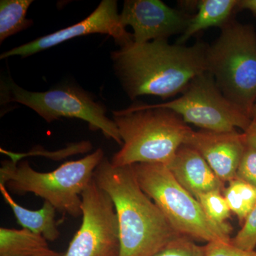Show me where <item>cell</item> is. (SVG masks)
Here are the masks:
<instances>
[{
  "instance_id": "6da1fadb",
  "label": "cell",
  "mask_w": 256,
  "mask_h": 256,
  "mask_svg": "<svg viewBox=\"0 0 256 256\" xmlns=\"http://www.w3.org/2000/svg\"><path fill=\"white\" fill-rule=\"evenodd\" d=\"M208 45L170 44L168 40L134 41L111 53L118 78L131 100L154 96L166 100L182 94L188 84L207 72Z\"/></svg>"
},
{
  "instance_id": "7a4b0ae2",
  "label": "cell",
  "mask_w": 256,
  "mask_h": 256,
  "mask_svg": "<svg viewBox=\"0 0 256 256\" xmlns=\"http://www.w3.org/2000/svg\"><path fill=\"white\" fill-rule=\"evenodd\" d=\"M94 180L114 202L119 256H152L182 236L142 191L132 165L116 166L105 156L96 168Z\"/></svg>"
},
{
  "instance_id": "3957f363",
  "label": "cell",
  "mask_w": 256,
  "mask_h": 256,
  "mask_svg": "<svg viewBox=\"0 0 256 256\" xmlns=\"http://www.w3.org/2000/svg\"><path fill=\"white\" fill-rule=\"evenodd\" d=\"M112 114L122 141L110 160L116 166L153 163L168 166L192 130L169 109L138 104Z\"/></svg>"
},
{
  "instance_id": "277c9868",
  "label": "cell",
  "mask_w": 256,
  "mask_h": 256,
  "mask_svg": "<svg viewBox=\"0 0 256 256\" xmlns=\"http://www.w3.org/2000/svg\"><path fill=\"white\" fill-rule=\"evenodd\" d=\"M104 158V151L98 149L50 172L36 171L28 161L5 160L0 168V183L16 194L41 197L63 215L78 217L82 215V192L94 180V172Z\"/></svg>"
},
{
  "instance_id": "5b68a950",
  "label": "cell",
  "mask_w": 256,
  "mask_h": 256,
  "mask_svg": "<svg viewBox=\"0 0 256 256\" xmlns=\"http://www.w3.org/2000/svg\"><path fill=\"white\" fill-rule=\"evenodd\" d=\"M207 72L224 96L252 119L256 102V32L232 18L208 45Z\"/></svg>"
},
{
  "instance_id": "8992f818",
  "label": "cell",
  "mask_w": 256,
  "mask_h": 256,
  "mask_svg": "<svg viewBox=\"0 0 256 256\" xmlns=\"http://www.w3.org/2000/svg\"><path fill=\"white\" fill-rule=\"evenodd\" d=\"M142 191L159 207L180 235L207 242H230V228L214 223L207 216L198 200L178 182L164 164L132 165Z\"/></svg>"
},
{
  "instance_id": "52a82bcc",
  "label": "cell",
  "mask_w": 256,
  "mask_h": 256,
  "mask_svg": "<svg viewBox=\"0 0 256 256\" xmlns=\"http://www.w3.org/2000/svg\"><path fill=\"white\" fill-rule=\"evenodd\" d=\"M6 102L22 104L35 111L50 124L62 118H78L86 121L92 130H100L108 139L122 146L118 128L106 116L105 106L77 88L65 86L44 92H28L13 82L6 84Z\"/></svg>"
},
{
  "instance_id": "ba28073f",
  "label": "cell",
  "mask_w": 256,
  "mask_h": 256,
  "mask_svg": "<svg viewBox=\"0 0 256 256\" xmlns=\"http://www.w3.org/2000/svg\"><path fill=\"white\" fill-rule=\"evenodd\" d=\"M141 105L169 109L186 124L212 132H234L237 128L244 132L252 122L224 96L208 72L194 78L178 98L162 104Z\"/></svg>"
},
{
  "instance_id": "9c48e42d",
  "label": "cell",
  "mask_w": 256,
  "mask_h": 256,
  "mask_svg": "<svg viewBox=\"0 0 256 256\" xmlns=\"http://www.w3.org/2000/svg\"><path fill=\"white\" fill-rule=\"evenodd\" d=\"M82 200V225L64 256H119L118 222L110 196L94 180Z\"/></svg>"
},
{
  "instance_id": "30bf717a",
  "label": "cell",
  "mask_w": 256,
  "mask_h": 256,
  "mask_svg": "<svg viewBox=\"0 0 256 256\" xmlns=\"http://www.w3.org/2000/svg\"><path fill=\"white\" fill-rule=\"evenodd\" d=\"M92 34L109 35L120 47L133 42L132 34L128 32L120 22L117 1L102 0L94 12L82 21L4 52L0 60L15 56L25 58L76 37Z\"/></svg>"
},
{
  "instance_id": "8fae6325",
  "label": "cell",
  "mask_w": 256,
  "mask_h": 256,
  "mask_svg": "<svg viewBox=\"0 0 256 256\" xmlns=\"http://www.w3.org/2000/svg\"><path fill=\"white\" fill-rule=\"evenodd\" d=\"M192 16L160 0H126L120 14L122 26L132 28L133 41L137 44L182 34Z\"/></svg>"
},
{
  "instance_id": "7c38bea8",
  "label": "cell",
  "mask_w": 256,
  "mask_h": 256,
  "mask_svg": "<svg viewBox=\"0 0 256 256\" xmlns=\"http://www.w3.org/2000/svg\"><path fill=\"white\" fill-rule=\"evenodd\" d=\"M204 158L224 183L236 178L246 144L244 134L238 131L217 132L192 130L184 142Z\"/></svg>"
},
{
  "instance_id": "4fadbf2b",
  "label": "cell",
  "mask_w": 256,
  "mask_h": 256,
  "mask_svg": "<svg viewBox=\"0 0 256 256\" xmlns=\"http://www.w3.org/2000/svg\"><path fill=\"white\" fill-rule=\"evenodd\" d=\"M168 168L178 182L196 198L202 194L222 192L225 188L201 154L185 144L178 149Z\"/></svg>"
},
{
  "instance_id": "5bb4252c",
  "label": "cell",
  "mask_w": 256,
  "mask_h": 256,
  "mask_svg": "<svg viewBox=\"0 0 256 256\" xmlns=\"http://www.w3.org/2000/svg\"><path fill=\"white\" fill-rule=\"evenodd\" d=\"M0 192L22 228L42 236L48 242H54L60 238V232L56 220L57 210L52 204L44 201L40 210H30L20 206L14 201L4 184L0 183Z\"/></svg>"
},
{
  "instance_id": "9a60e30c",
  "label": "cell",
  "mask_w": 256,
  "mask_h": 256,
  "mask_svg": "<svg viewBox=\"0 0 256 256\" xmlns=\"http://www.w3.org/2000/svg\"><path fill=\"white\" fill-rule=\"evenodd\" d=\"M238 0H202L196 4L198 12L190 18L188 28L176 44H182L202 30L210 28H222L232 20L236 12Z\"/></svg>"
},
{
  "instance_id": "2e32d148",
  "label": "cell",
  "mask_w": 256,
  "mask_h": 256,
  "mask_svg": "<svg viewBox=\"0 0 256 256\" xmlns=\"http://www.w3.org/2000/svg\"><path fill=\"white\" fill-rule=\"evenodd\" d=\"M48 240L28 229L0 228V256H35L50 252Z\"/></svg>"
},
{
  "instance_id": "e0dca14e",
  "label": "cell",
  "mask_w": 256,
  "mask_h": 256,
  "mask_svg": "<svg viewBox=\"0 0 256 256\" xmlns=\"http://www.w3.org/2000/svg\"><path fill=\"white\" fill-rule=\"evenodd\" d=\"M32 2L33 0L0 1V43L32 26L33 21L26 18Z\"/></svg>"
},
{
  "instance_id": "ac0fdd59",
  "label": "cell",
  "mask_w": 256,
  "mask_h": 256,
  "mask_svg": "<svg viewBox=\"0 0 256 256\" xmlns=\"http://www.w3.org/2000/svg\"><path fill=\"white\" fill-rule=\"evenodd\" d=\"M224 188V196L229 208L238 217L240 224L244 223L256 204V188L238 178L228 182Z\"/></svg>"
},
{
  "instance_id": "d6986e66",
  "label": "cell",
  "mask_w": 256,
  "mask_h": 256,
  "mask_svg": "<svg viewBox=\"0 0 256 256\" xmlns=\"http://www.w3.org/2000/svg\"><path fill=\"white\" fill-rule=\"evenodd\" d=\"M204 212L212 222L222 226H228L226 220L230 216V208L220 192H212L202 194L196 197Z\"/></svg>"
},
{
  "instance_id": "ffe728a7",
  "label": "cell",
  "mask_w": 256,
  "mask_h": 256,
  "mask_svg": "<svg viewBox=\"0 0 256 256\" xmlns=\"http://www.w3.org/2000/svg\"><path fill=\"white\" fill-rule=\"evenodd\" d=\"M152 256H206V248L188 237L180 236Z\"/></svg>"
},
{
  "instance_id": "44dd1931",
  "label": "cell",
  "mask_w": 256,
  "mask_h": 256,
  "mask_svg": "<svg viewBox=\"0 0 256 256\" xmlns=\"http://www.w3.org/2000/svg\"><path fill=\"white\" fill-rule=\"evenodd\" d=\"M230 244L237 248L245 250H255L256 247V204L250 212L242 228L234 238Z\"/></svg>"
},
{
  "instance_id": "7402d4cb",
  "label": "cell",
  "mask_w": 256,
  "mask_h": 256,
  "mask_svg": "<svg viewBox=\"0 0 256 256\" xmlns=\"http://www.w3.org/2000/svg\"><path fill=\"white\" fill-rule=\"evenodd\" d=\"M236 178L256 188V148L246 144L237 170Z\"/></svg>"
},
{
  "instance_id": "603a6c76",
  "label": "cell",
  "mask_w": 256,
  "mask_h": 256,
  "mask_svg": "<svg viewBox=\"0 0 256 256\" xmlns=\"http://www.w3.org/2000/svg\"><path fill=\"white\" fill-rule=\"evenodd\" d=\"M205 248L206 256H256V250H242L230 242H208Z\"/></svg>"
},
{
  "instance_id": "cb8c5ba5",
  "label": "cell",
  "mask_w": 256,
  "mask_h": 256,
  "mask_svg": "<svg viewBox=\"0 0 256 256\" xmlns=\"http://www.w3.org/2000/svg\"><path fill=\"white\" fill-rule=\"evenodd\" d=\"M244 140L248 146L256 148V122L252 120L249 127L242 132Z\"/></svg>"
},
{
  "instance_id": "d4e9b609",
  "label": "cell",
  "mask_w": 256,
  "mask_h": 256,
  "mask_svg": "<svg viewBox=\"0 0 256 256\" xmlns=\"http://www.w3.org/2000/svg\"><path fill=\"white\" fill-rule=\"evenodd\" d=\"M248 10L256 16V0H238L236 11Z\"/></svg>"
},
{
  "instance_id": "484cf974",
  "label": "cell",
  "mask_w": 256,
  "mask_h": 256,
  "mask_svg": "<svg viewBox=\"0 0 256 256\" xmlns=\"http://www.w3.org/2000/svg\"><path fill=\"white\" fill-rule=\"evenodd\" d=\"M64 254H63V252H54V250H52L50 252H46V254L35 256H64Z\"/></svg>"
},
{
  "instance_id": "4316f807",
  "label": "cell",
  "mask_w": 256,
  "mask_h": 256,
  "mask_svg": "<svg viewBox=\"0 0 256 256\" xmlns=\"http://www.w3.org/2000/svg\"><path fill=\"white\" fill-rule=\"evenodd\" d=\"M252 120L256 122V102L255 106H254V110H252Z\"/></svg>"
}]
</instances>
